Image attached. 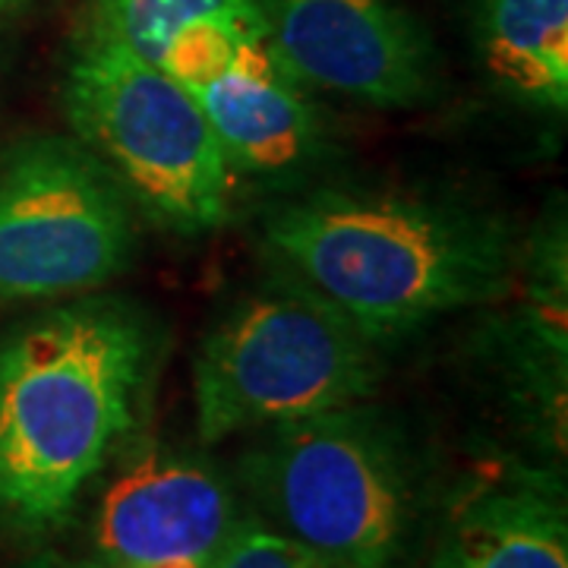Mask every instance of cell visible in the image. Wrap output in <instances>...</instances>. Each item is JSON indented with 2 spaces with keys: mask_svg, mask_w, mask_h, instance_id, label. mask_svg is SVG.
<instances>
[{
  "mask_svg": "<svg viewBox=\"0 0 568 568\" xmlns=\"http://www.w3.org/2000/svg\"><path fill=\"white\" fill-rule=\"evenodd\" d=\"M133 568H205L193 559H162V562H145V566H133Z\"/></svg>",
  "mask_w": 568,
  "mask_h": 568,
  "instance_id": "obj_15",
  "label": "cell"
},
{
  "mask_svg": "<svg viewBox=\"0 0 568 568\" xmlns=\"http://www.w3.org/2000/svg\"><path fill=\"white\" fill-rule=\"evenodd\" d=\"M152 332L121 301L51 310L0 347V508L51 528L136 424Z\"/></svg>",
  "mask_w": 568,
  "mask_h": 568,
  "instance_id": "obj_2",
  "label": "cell"
},
{
  "mask_svg": "<svg viewBox=\"0 0 568 568\" xmlns=\"http://www.w3.org/2000/svg\"><path fill=\"white\" fill-rule=\"evenodd\" d=\"M379 383L376 345L297 278L284 275L231 306L193 366L205 446L241 433L361 405Z\"/></svg>",
  "mask_w": 568,
  "mask_h": 568,
  "instance_id": "obj_4",
  "label": "cell"
},
{
  "mask_svg": "<svg viewBox=\"0 0 568 568\" xmlns=\"http://www.w3.org/2000/svg\"><path fill=\"white\" fill-rule=\"evenodd\" d=\"M63 108L73 140L152 222L178 234L227 222L237 171L224 159L196 92L162 67L85 32L67 67Z\"/></svg>",
  "mask_w": 568,
  "mask_h": 568,
  "instance_id": "obj_3",
  "label": "cell"
},
{
  "mask_svg": "<svg viewBox=\"0 0 568 568\" xmlns=\"http://www.w3.org/2000/svg\"><path fill=\"white\" fill-rule=\"evenodd\" d=\"M17 0H0V10H7V7H13Z\"/></svg>",
  "mask_w": 568,
  "mask_h": 568,
  "instance_id": "obj_17",
  "label": "cell"
},
{
  "mask_svg": "<svg viewBox=\"0 0 568 568\" xmlns=\"http://www.w3.org/2000/svg\"><path fill=\"white\" fill-rule=\"evenodd\" d=\"M237 518L234 489L215 467L181 448H145L104 489L92 552L102 568L162 559L209 568Z\"/></svg>",
  "mask_w": 568,
  "mask_h": 568,
  "instance_id": "obj_8",
  "label": "cell"
},
{
  "mask_svg": "<svg viewBox=\"0 0 568 568\" xmlns=\"http://www.w3.org/2000/svg\"><path fill=\"white\" fill-rule=\"evenodd\" d=\"M265 41L301 82L376 108H410L433 89V48L392 0H260Z\"/></svg>",
  "mask_w": 568,
  "mask_h": 568,
  "instance_id": "obj_7",
  "label": "cell"
},
{
  "mask_svg": "<svg viewBox=\"0 0 568 568\" xmlns=\"http://www.w3.org/2000/svg\"><path fill=\"white\" fill-rule=\"evenodd\" d=\"M196 99L237 174L301 171L323 149L316 104L265 39L241 41L231 67Z\"/></svg>",
  "mask_w": 568,
  "mask_h": 568,
  "instance_id": "obj_9",
  "label": "cell"
},
{
  "mask_svg": "<svg viewBox=\"0 0 568 568\" xmlns=\"http://www.w3.org/2000/svg\"><path fill=\"white\" fill-rule=\"evenodd\" d=\"M209 568H342L265 518H237Z\"/></svg>",
  "mask_w": 568,
  "mask_h": 568,
  "instance_id": "obj_14",
  "label": "cell"
},
{
  "mask_svg": "<svg viewBox=\"0 0 568 568\" xmlns=\"http://www.w3.org/2000/svg\"><path fill=\"white\" fill-rule=\"evenodd\" d=\"M244 480L272 528L335 566H402L414 528L410 470L369 407L268 426L244 455Z\"/></svg>",
  "mask_w": 568,
  "mask_h": 568,
  "instance_id": "obj_5",
  "label": "cell"
},
{
  "mask_svg": "<svg viewBox=\"0 0 568 568\" xmlns=\"http://www.w3.org/2000/svg\"><path fill=\"white\" fill-rule=\"evenodd\" d=\"M136 205L82 142L36 136L0 162V301H51L118 278Z\"/></svg>",
  "mask_w": 568,
  "mask_h": 568,
  "instance_id": "obj_6",
  "label": "cell"
},
{
  "mask_svg": "<svg viewBox=\"0 0 568 568\" xmlns=\"http://www.w3.org/2000/svg\"><path fill=\"white\" fill-rule=\"evenodd\" d=\"M489 77L521 102L568 108V0H480Z\"/></svg>",
  "mask_w": 568,
  "mask_h": 568,
  "instance_id": "obj_11",
  "label": "cell"
},
{
  "mask_svg": "<svg viewBox=\"0 0 568 568\" xmlns=\"http://www.w3.org/2000/svg\"><path fill=\"white\" fill-rule=\"evenodd\" d=\"M263 241L373 345L398 342L511 278L506 227L455 203L386 190H320L275 205Z\"/></svg>",
  "mask_w": 568,
  "mask_h": 568,
  "instance_id": "obj_1",
  "label": "cell"
},
{
  "mask_svg": "<svg viewBox=\"0 0 568 568\" xmlns=\"http://www.w3.org/2000/svg\"><path fill=\"white\" fill-rule=\"evenodd\" d=\"M244 39H260V36H246L237 26L224 20L190 22L168 44L162 70L171 80L186 85L190 92H200L231 67L237 44Z\"/></svg>",
  "mask_w": 568,
  "mask_h": 568,
  "instance_id": "obj_13",
  "label": "cell"
},
{
  "mask_svg": "<svg viewBox=\"0 0 568 568\" xmlns=\"http://www.w3.org/2000/svg\"><path fill=\"white\" fill-rule=\"evenodd\" d=\"M426 568H568L562 487L537 470L480 477L448 511Z\"/></svg>",
  "mask_w": 568,
  "mask_h": 568,
  "instance_id": "obj_10",
  "label": "cell"
},
{
  "mask_svg": "<svg viewBox=\"0 0 568 568\" xmlns=\"http://www.w3.org/2000/svg\"><path fill=\"white\" fill-rule=\"evenodd\" d=\"M196 20H224L246 36L265 39L260 0H95L89 32L118 41L145 63L162 67L171 39Z\"/></svg>",
  "mask_w": 568,
  "mask_h": 568,
  "instance_id": "obj_12",
  "label": "cell"
},
{
  "mask_svg": "<svg viewBox=\"0 0 568 568\" xmlns=\"http://www.w3.org/2000/svg\"><path fill=\"white\" fill-rule=\"evenodd\" d=\"M22 568H67V566H61L58 559H39V562H29V566H22Z\"/></svg>",
  "mask_w": 568,
  "mask_h": 568,
  "instance_id": "obj_16",
  "label": "cell"
}]
</instances>
